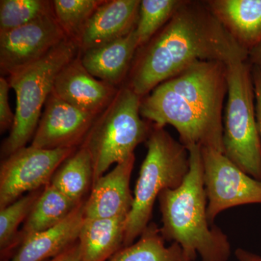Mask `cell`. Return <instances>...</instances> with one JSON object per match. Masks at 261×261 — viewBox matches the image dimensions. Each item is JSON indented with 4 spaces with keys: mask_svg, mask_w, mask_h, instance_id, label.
<instances>
[{
    "mask_svg": "<svg viewBox=\"0 0 261 261\" xmlns=\"http://www.w3.org/2000/svg\"><path fill=\"white\" fill-rule=\"evenodd\" d=\"M185 0H142L135 33L140 47L145 45L172 18Z\"/></svg>",
    "mask_w": 261,
    "mask_h": 261,
    "instance_id": "obj_24",
    "label": "cell"
},
{
    "mask_svg": "<svg viewBox=\"0 0 261 261\" xmlns=\"http://www.w3.org/2000/svg\"><path fill=\"white\" fill-rule=\"evenodd\" d=\"M80 54L76 43L67 38L39 61L8 76L16 94V110L10 135L2 145V155L9 157L34 137L57 75Z\"/></svg>",
    "mask_w": 261,
    "mask_h": 261,
    "instance_id": "obj_6",
    "label": "cell"
},
{
    "mask_svg": "<svg viewBox=\"0 0 261 261\" xmlns=\"http://www.w3.org/2000/svg\"><path fill=\"white\" fill-rule=\"evenodd\" d=\"M96 118L65 102L51 91L31 145L47 149L79 148Z\"/></svg>",
    "mask_w": 261,
    "mask_h": 261,
    "instance_id": "obj_11",
    "label": "cell"
},
{
    "mask_svg": "<svg viewBox=\"0 0 261 261\" xmlns=\"http://www.w3.org/2000/svg\"><path fill=\"white\" fill-rule=\"evenodd\" d=\"M93 177L92 158L88 150L80 146L62 163L50 184L73 202L81 203L89 189L92 190Z\"/></svg>",
    "mask_w": 261,
    "mask_h": 261,
    "instance_id": "obj_20",
    "label": "cell"
},
{
    "mask_svg": "<svg viewBox=\"0 0 261 261\" xmlns=\"http://www.w3.org/2000/svg\"><path fill=\"white\" fill-rule=\"evenodd\" d=\"M201 154L207 219L211 225L227 209L261 204V181L247 174L216 149L202 147Z\"/></svg>",
    "mask_w": 261,
    "mask_h": 261,
    "instance_id": "obj_8",
    "label": "cell"
},
{
    "mask_svg": "<svg viewBox=\"0 0 261 261\" xmlns=\"http://www.w3.org/2000/svg\"><path fill=\"white\" fill-rule=\"evenodd\" d=\"M238 261H261V255L243 248H238L234 252Z\"/></svg>",
    "mask_w": 261,
    "mask_h": 261,
    "instance_id": "obj_29",
    "label": "cell"
},
{
    "mask_svg": "<svg viewBox=\"0 0 261 261\" xmlns=\"http://www.w3.org/2000/svg\"><path fill=\"white\" fill-rule=\"evenodd\" d=\"M213 14L243 49L261 44V0H207Z\"/></svg>",
    "mask_w": 261,
    "mask_h": 261,
    "instance_id": "obj_17",
    "label": "cell"
},
{
    "mask_svg": "<svg viewBox=\"0 0 261 261\" xmlns=\"http://www.w3.org/2000/svg\"><path fill=\"white\" fill-rule=\"evenodd\" d=\"M80 204L70 200L50 183L48 184L44 187L42 194L23 223V228L19 233V246L23 240L31 235L45 231L60 224Z\"/></svg>",
    "mask_w": 261,
    "mask_h": 261,
    "instance_id": "obj_19",
    "label": "cell"
},
{
    "mask_svg": "<svg viewBox=\"0 0 261 261\" xmlns=\"http://www.w3.org/2000/svg\"><path fill=\"white\" fill-rule=\"evenodd\" d=\"M126 217L85 219L79 237L80 261H106L123 247Z\"/></svg>",
    "mask_w": 261,
    "mask_h": 261,
    "instance_id": "obj_18",
    "label": "cell"
},
{
    "mask_svg": "<svg viewBox=\"0 0 261 261\" xmlns=\"http://www.w3.org/2000/svg\"><path fill=\"white\" fill-rule=\"evenodd\" d=\"M53 13V1L1 0L0 34L18 28Z\"/></svg>",
    "mask_w": 261,
    "mask_h": 261,
    "instance_id": "obj_25",
    "label": "cell"
},
{
    "mask_svg": "<svg viewBox=\"0 0 261 261\" xmlns=\"http://www.w3.org/2000/svg\"><path fill=\"white\" fill-rule=\"evenodd\" d=\"M118 89L91 75L82 64L80 54L59 72L53 91L77 109L97 116L111 102Z\"/></svg>",
    "mask_w": 261,
    "mask_h": 261,
    "instance_id": "obj_12",
    "label": "cell"
},
{
    "mask_svg": "<svg viewBox=\"0 0 261 261\" xmlns=\"http://www.w3.org/2000/svg\"><path fill=\"white\" fill-rule=\"evenodd\" d=\"M227 65L199 61L160 84L142 98L140 114L154 126L174 127L179 142L224 153L223 118Z\"/></svg>",
    "mask_w": 261,
    "mask_h": 261,
    "instance_id": "obj_2",
    "label": "cell"
},
{
    "mask_svg": "<svg viewBox=\"0 0 261 261\" xmlns=\"http://www.w3.org/2000/svg\"><path fill=\"white\" fill-rule=\"evenodd\" d=\"M80 245L77 241L59 255L47 261H80Z\"/></svg>",
    "mask_w": 261,
    "mask_h": 261,
    "instance_id": "obj_28",
    "label": "cell"
},
{
    "mask_svg": "<svg viewBox=\"0 0 261 261\" xmlns=\"http://www.w3.org/2000/svg\"><path fill=\"white\" fill-rule=\"evenodd\" d=\"M139 48L135 29L125 37L80 53L81 61L97 80L120 87L124 84Z\"/></svg>",
    "mask_w": 261,
    "mask_h": 261,
    "instance_id": "obj_15",
    "label": "cell"
},
{
    "mask_svg": "<svg viewBox=\"0 0 261 261\" xmlns=\"http://www.w3.org/2000/svg\"><path fill=\"white\" fill-rule=\"evenodd\" d=\"M103 3V0H54L53 12L66 37L78 45L87 22Z\"/></svg>",
    "mask_w": 261,
    "mask_h": 261,
    "instance_id": "obj_23",
    "label": "cell"
},
{
    "mask_svg": "<svg viewBox=\"0 0 261 261\" xmlns=\"http://www.w3.org/2000/svg\"><path fill=\"white\" fill-rule=\"evenodd\" d=\"M206 1L185 0L164 27L139 48L126 83L141 97L199 61H247Z\"/></svg>",
    "mask_w": 261,
    "mask_h": 261,
    "instance_id": "obj_1",
    "label": "cell"
},
{
    "mask_svg": "<svg viewBox=\"0 0 261 261\" xmlns=\"http://www.w3.org/2000/svg\"><path fill=\"white\" fill-rule=\"evenodd\" d=\"M142 98L123 84L96 118L81 145L92 158L93 184L113 164L123 162L135 154L136 147L148 138L152 124L141 116Z\"/></svg>",
    "mask_w": 261,
    "mask_h": 261,
    "instance_id": "obj_5",
    "label": "cell"
},
{
    "mask_svg": "<svg viewBox=\"0 0 261 261\" xmlns=\"http://www.w3.org/2000/svg\"><path fill=\"white\" fill-rule=\"evenodd\" d=\"M145 142L147 154L136 183L133 205L126 219L123 247L135 243L148 226L160 194L163 190L178 188L190 170L188 149L175 140L165 127L152 124Z\"/></svg>",
    "mask_w": 261,
    "mask_h": 261,
    "instance_id": "obj_4",
    "label": "cell"
},
{
    "mask_svg": "<svg viewBox=\"0 0 261 261\" xmlns=\"http://www.w3.org/2000/svg\"><path fill=\"white\" fill-rule=\"evenodd\" d=\"M190 170L183 183L175 190L160 194V211L164 240L178 244L192 261H228L231 247L226 233L209 223L203 181L201 147L188 149Z\"/></svg>",
    "mask_w": 261,
    "mask_h": 261,
    "instance_id": "obj_3",
    "label": "cell"
},
{
    "mask_svg": "<svg viewBox=\"0 0 261 261\" xmlns=\"http://www.w3.org/2000/svg\"><path fill=\"white\" fill-rule=\"evenodd\" d=\"M44 190L29 192L4 208L0 209V251L2 260H9L19 247L18 227L25 222Z\"/></svg>",
    "mask_w": 261,
    "mask_h": 261,
    "instance_id": "obj_22",
    "label": "cell"
},
{
    "mask_svg": "<svg viewBox=\"0 0 261 261\" xmlns=\"http://www.w3.org/2000/svg\"><path fill=\"white\" fill-rule=\"evenodd\" d=\"M11 88L8 80L2 76L0 78V130L2 133L11 129L14 123L15 114L9 104V89Z\"/></svg>",
    "mask_w": 261,
    "mask_h": 261,
    "instance_id": "obj_26",
    "label": "cell"
},
{
    "mask_svg": "<svg viewBox=\"0 0 261 261\" xmlns=\"http://www.w3.org/2000/svg\"><path fill=\"white\" fill-rule=\"evenodd\" d=\"M77 149H47L31 145L6 158L0 168V209L23 194L47 186L62 163Z\"/></svg>",
    "mask_w": 261,
    "mask_h": 261,
    "instance_id": "obj_9",
    "label": "cell"
},
{
    "mask_svg": "<svg viewBox=\"0 0 261 261\" xmlns=\"http://www.w3.org/2000/svg\"><path fill=\"white\" fill-rule=\"evenodd\" d=\"M135 163L134 154L93 184L84 204L85 219L128 218L134 201L130 181Z\"/></svg>",
    "mask_w": 261,
    "mask_h": 261,
    "instance_id": "obj_13",
    "label": "cell"
},
{
    "mask_svg": "<svg viewBox=\"0 0 261 261\" xmlns=\"http://www.w3.org/2000/svg\"><path fill=\"white\" fill-rule=\"evenodd\" d=\"M252 75L255 91L257 126L261 141V70L256 67L252 66Z\"/></svg>",
    "mask_w": 261,
    "mask_h": 261,
    "instance_id": "obj_27",
    "label": "cell"
},
{
    "mask_svg": "<svg viewBox=\"0 0 261 261\" xmlns=\"http://www.w3.org/2000/svg\"><path fill=\"white\" fill-rule=\"evenodd\" d=\"M165 241L159 226L149 223L136 243L122 247L109 261H192L178 244L166 247Z\"/></svg>",
    "mask_w": 261,
    "mask_h": 261,
    "instance_id": "obj_21",
    "label": "cell"
},
{
    "mask_svg": "<svg viewBox=\"0 0 261 261\" xmlns=\"http://www.w3.org/2000/svg\"><path fill=\"white\" fill-rule=\"evenodd\" d=\"M67 39L54 13L0 34V70L9 75L39 61Z\"/></svg>",
    "mask_w": 261,
    "mask_h": 261,
    "instance_id": "obj_10",
    "label": "cell"
},
{
    "mask_svg": "<svg viewBox=\"0 0 261 261\" xmlns=\"http://www.w3.org/2000/svg\"><path fill=\"white\" fill-rule=\"evenodd\" d=\"M140 3V0L104 1L81 34L80 53L113 42L135 30Z\"/></svg>",
    "mask_w": 261,
    "mask_h": 261,
    "instance_id": "obj_14",
    "label": "cell"
},
{
    "mask_svg": "<svg viewBox=\"0 0 261 261\" xmlns=\"http://www.w3.org/2000/svg\"><path fill=\"white\" fill-rule=\"evenodd\" d=\"M227 82L223 118L224 154L247 174L261 181V141L252 65L248 60L227 65Z\"/></svg>",
    "mask_w": 261,
    "mask_h": 261,
    "instance_id": "obj_7",
    "label": "cell"
},
{
    "mask_svg": "<svg viewBox=\"0 0 261 261\" xmlns=\"http://www.w3.org/2000/svg\"><path fill=\"white\" fill-rule=\"evenodd\" d=\"M84 202L60 224L25 238L11 258L1 261H47L76 243L84 220Z\"/></svg>",
    "mask_w": 261,
    "mask_h": 261,
    "instance_id": "obj_16",
    "label": "cell"
},
{
    "mask_svg": "<svg viewBox=\"0 0 261 261\" xmlns=\"http://www.w3.org/2000/svg\"><path fill=\"white\" fill-rule=\"evenodd\" d=\"M248 61L252 66L261 70V44L249 53Z\"/></svg>",
    "mask_w": 261,
    "mask_h": 261,
    "instance_id": "obj_30",
    "label": "cell"
}]
</instances>
